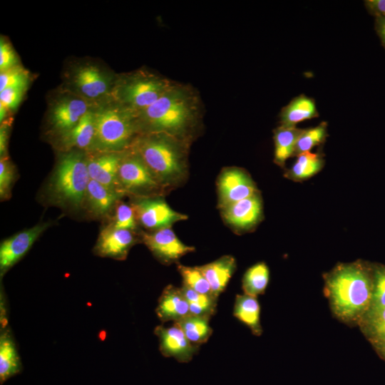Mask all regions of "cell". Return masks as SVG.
I'll return each instance as SVG.
<instances>
[{
    "instance_id": "cell-1",
    "label": "cell",
    "mask_w": 385,
    "mask_h": 385,
    "mask_svg": "<svg viewBox=\"0 0 385 385\" xmlns=\"http://www.w3.org/2000/svg\"><path fill=\"white\" fill-rule=\"evenodd\" d=\"M325 294L331 309L342 321L359 322L369 307L372 279L359 262L340 264L325 276Z\"/></svg>"
},
{
    "instance_id": "cell-2",
    "label": "cell",
    "mask_w": 385,
    "mask_h": 385,
    "mask_svg": "<svg viewBox=\"0 0 385 385\" xmlns=\"http://www.w3.org/2000/svg\"><path fill=\"white\" fill-rule=\"evenodd\" d=\"M196 112L192 93L185 88L172 85L158 101L140 113L143 125L150 133H165L185 140Z\"/></svg>"
},
{
    "instance_id": "cell-3",
    "label": "cell",
    "mask_w": 385,
    "mask_h": 385,
    "mask_svg": "<svg viewBox=\"0 0 385 385\" xmlns=\"http://www.w3.org/2000/svg\"><path fill=\"white\" fill-rule=\"evenodd\" d=\"M134 150L163 186L180 182L186 174L183 140L160 133H150L133 143Z\"/></svg>"
},
{
    "instance_id": "cell-4",
    "label": "cell",
    "mask_w": 385,
    "mask_h": 385,
    "mask_svg": "<svg viewBox=\"0 0 385 385\" xmlns=\"http://www.w3.org/2000/svg\"><path fill=\"white\" fill-rule=\"evenodd\" d=\"M90 176L87 159L71 152L62 156L52 174L49 191L55 202L78 209L84 202Z\"/></svg>"
},
{
    "instance_id": "cell-5",
    "label": "cell",
    "mask_w": 385,
    "mask_h": 385,
    "mask_svg": "<svg viewBox=\"0 0 385 385\" xmlns=\"http://www.w3.org/2000/svg\"><path fill=\"white\" fill-rule=\"evenodd\" d=\"M96 146L113 152L130 145L137 130L131 112L117 108H106L94 113Z\"/></svg>"
},
{
    "instance_id": "cell-6",
    "label": "cell",
    "mask_w": 385,
    "mask_h": 385,
    "mask_svg": "<svg viewBox=\"0 0 385 385\" xmlns=\"http://www.w3.org/2000/svg\"><path fill=\"white\" fill-rule=\"evenodd\" d=\"M118 180L123 194L130 193L140 197L158 195L163 187L133 150L121 157Z\"/></svg>"
},
{
    "instance_id": "cell-7",
    "label": "cell",
    "mask_w": 385,
    "mask_h": 385,
    "mask_svg": "<svg viewBox=\"0 0 385 385\" xmlns=\"http://www.w3.org/2000/svg\"><path fill=\"white\" fill-rule=\"evenodd\" d=\"M171 86L163 78L137 76L122 86L120 96L129 108L141 112L158 101Z\"/></svg>"
},
{
    "instance_id": "cell-8",
    "label": "cell",
    "mask_w": 385,
    "mask_h": 385,
    "mask_svg": "<svg viewBox=\"0 0 385 385\" xmlns=\"http://www.w3.org/2000/svg\"><path fill=\"white\" fill-rule=\"evenodd\" d=\"M132 206L137 222L145 228L154 231L170 227L175 222L188 218L187 215L175 211L163 199L157 197H140Z\"/></svg>"
},
{
    "instance_id": "cell-9",
    "label": "cell",
    "mask_w": 385,
    "mask_h": 385,
    "mask_svg": "<svg viewBox=\"0 0 385 385\" xmlns=\"http://www.w3.org/2000/svg\"><path fill=\"white\" fill-rule=\"evenodd\" d=\"M218 205L220 209L257 192L255 183L242 169H224L217 180Z\"/></svg>"
},
{
    "instance_id": "cell-10",
    "label": "cell",
    "mask_w": 385,
    "mask_h": 385,
    "mask_svg": "<svg viewBox=\"0 0 385 385\" xmlns=\"http://www.w3.org/2000/svg\"><path fill=\"white\" fill-rule=\"evenodd\" d=\"M142 242L162 263L169 265L178 261L195 247L184 244L170 227L143 233Z\"/></svg>"
},
{
    "instance_id": "cell-11",
    "label": "cell",
    "mask_w": 385,
    "mask_h": 385,
    "mask_svg": "<svg viewBox=\"0 0 385 385\" xmlns=\"http://www.w3.org/2000/svg\"><path fill=\"white\" fill-rule=\"evenodd\" d=\"M48 226V222L38 224L1 242L0 246L1 277L27 253L35 241Z\"/></svg>"
},
{
    "instance_id": "cell-12",
    "label": "cell",
    "mask_w": 385,
    "mask_h": 385,
    "mask_svg": "<svg viewBox=\"0 0 385 385\" xmlns=\"http://www.w3.org/2000/svg\"><path fill=\"white\" fill-rule=\"evenodd\" d=\"M154 332L159 340L160 351L165 357L187 363L198 352L199 346L192 344L175 323L170 327L159 325Z\"/></svg>"
},
{
    "instance_id": "cell-13",
    "label": "cell",
    "mask_w": 385,
    "mask_h": 385,
    "mask_svg": "<svg viewBox=\"0 0 385 385\" xmlns=\"http://www.w3.org/2000/svg\"><path fill=\"white\" fill-rule=\"evenodd\" d=\"M226 223L237 230H248L255 226L262 215V202L257 192L221 209Z\"/></svg>"
},
{
    "instance_id": "cell-14",
    "label": "cell",
    "mask_w": 385,
    "mask_h": 385,
    "mask_svg": "<svg viewBox=\"0 0 385 385\" xmlns=\"http://www.w3.org/2000/svg\"><path fill=\"white\" fill-rule=\"evenodd\" d=\"M136 242L133 231L108 225L101 231L93 250L98 256L123 260Z\"/></svg>"
},
{
    "instance_id": "cell-15",
    "label": "cell",
    "mask_w": 385,
    "mask_h": 385,
    "mask_svg": "<svg viewBox=\"0 0 385 385\" xmlns=\"http://www.w3.org/2000/svg\"><path fill=\"white\" fill-rule=\"evenodd\" d=\"M121 157V155L115 152L106 153L87 159V165L91 180H94L123 195L118 180V172Z\"/></svg>"
},
{
    "instance_id": "cell-16",
    "label": "cell",
    "mask_w": 385,
    "mask_h": 385,
    "mask_svg": "<svg viewBox=\"0 0 385 385\" xmlns=\"http://www.w3.org/2000/svg\"><path fill=\"white\" fill-rule=\"evenodd\" d=\"M162 322H176L190 314L189 304L182 287L168 285L162 292L156 307Z\"/></svg>"
},
{
    "instance_id": "cell-17",
    "label": "cell",
    "mask_w": 385,
    "mask_h": 385,
    "mask_svg": "<svg viewBox=\"0 0 385 385\" xmlns=\"http://www.w3.org/2000/svg\"><path fill=\"white\" fill-rule=\"evenodd\" d=\"M198 267L207 280L212 295L218 298L227 287L236 270L237 264L232 256L224 255Z\"/></svg>"
},
{
    "instance_id": "cell-18",
    "label": "cell",
    "mask_w": 385,
    "mask_h": 385,
    "mask_svg": "<svg viewBox=\"0 0 385 385\" xmlns=\"http://www.w3.org/2000/svg\"><path fill=\"white\" fill-rule=\"evenodd\" d=\"M122 195L101 185L94 180H90L86 192L83 205L95 217H102L110 213Z\"/></svg>"
},
{
    "instance_id": "cell-19",
    "label": "cell",
    "mask_w": 385,
    "mask_h": 385,
    "mask_svg": "<svg viewBox=\"0 0 385 385\" xmlns=\"http://www.w3.org/2000/svg\"><path fill=\"white\" fill-rule=\"evenodd\" d=\"M86 103L79 98H70L61 101L53 108L51 115L54 128L66 133L72 129L88 112Z\"/></svg>"
},
{
    "instance_id": "cell-20",
    "label": "cell",
    "mask_w": 385,
    "mask_h": 385,
    "mask_svg": "<svg viewBox=\"0 0 385 385\" xmlns=\"http://www.w3.org/2000/svg\"><path fill=\"white\" fill-rule=\"evenodd\" d=\"M319 116L315 101L304 94L294 98L280 113L281 125L295 127L305 120Z\"/></svg>"
},
{
    "instance_id": "cell-21",
    "label": "cell",
    "mask_w": 385,
    "mask_h": 385,
    "mask_svg": "<svg viewBox=\"0 0 385 385\" xmlns=\"http://www.w3.org/2000/svg\"><path fill=\"white\" fill-rule=\"evenodd\" d=\"M22 366L14 340L9 329H4L0 337V383L19 374Z\"/></svg>"
},
{
    "instance_id": "cell-22",
    "label": "cell",
    "mask_w": 385,
    "mask_h": 385,
    "mask_svg": "<svg viewBox=\"0 0 385 385\" xmlns=\"http://www.w3.org/2000/svg\"><path fill=\"white\" fill-rule=\"evenodd\" d=\"M233 315L245 324L255 336H260L262 328L260 322V305L255 297L237 294L235 297Z\"/></svg>"
},
{
    "instance_id": "cell-23",
    "label": "cell",
    "mask_w": 385,
    "mask_h": 385,
    "mask_svg": "<svg viewBox=\"0 0 385 385\" xmlns=\"http://www.w3.org/2000/svg\"><path fill=\"white\" fill-rule=\"evenodd\" d=\"M95 115L88 111L70 130L63 133L65 147L84 149L91 146L95 140Z\"/></svg>"
},
{
    "instance_id": "cell-24",
    "label": "cell",
    "mask_w": 385,
    "mask_h": 385,
    "mask_svg": "<svg viewBox=\"0 0 385 385\" xmlns=\"http://www.w3.org/2000/svg\"><path fill=\"white\" fill-rule=\"evenodd\" d=\"M75 82L81 92L88 98H97L104 94L108 83L96 67L88 66L80 68L75 76Z\"/></svg>"
},
{
    "instance_id": "cell-25",
    "label": "cell",
    "mask_w": 385,
    "mask_h": 385,
    "mask_svg": "<svg viewBox=\"0 0 385 385\" xmlns=\"http://www.w3.org/2000/svg\"><path fill=\"white\" fill-rule=\"evenodd\" d=\"M303 129L280 125L274 130V163L283 166L286 160L294 155L297 141Z\"/></svg>"
},
{
    "instance_id": "cell-26",
    "label": "cell",
    "mask_w": 385,
    "mask_h": 385,
    "mask_svg": "<svg viewBox=\"0 0 385 385\" xmlns=\"http://www.w3.org/2000/svg\"><path fill=\"white\" fill-rule=\"evenodd\" d=\"M210 319L206 317L190 314L174 323L183 330L192 344L200 346L207 342L212 333Z\"/></svg>"
},
{
    "instance_id": "cell-27",
    "label": "cell",
    "mask_w": 385,
    "mask_h": 385,
    "mask_svg": "<svg viewBox=\"0 0 385 385\" xmlns=\"http://www.w3.org/2000/svg\"><path fill=\"white\" fill-rule=\"evenodd\" d=\"M270 270L265 262H258L247 270L242 277L244 294L257 297L265 292L269 283Z\"/></svg>"
},
{
    "instance_id": "cell-28",
    "label": "cell",
    "mask_w": 385,
    "mask_h": 385,
    "mask_svg": "<svg viewBox=\"0 0 385 385\" xmlns=\"http://www.w3.org/2000/svg\"><path fill=\"white\" fill-rule=\"evenodd\" d=\"M324 160L319 153L307 152L297 155V159L286 176L293 180H304L317 173L323 167Z\"/></svg>"
},
{
    "instance_id": "cell-29",
    "label": "cell",
    "mask_w": 385,
    "mask_h": 385,
    "mask_svg": "<svg viewBox=\"0 0 385 385\" xmlns=\"http://www.w3.org/2000/svg\"><path fill=\"white\" fill-rule=\"evenodd\" d=\"M189 304L190 314L211 318L216 312L217 298L182 287Z\"/></svg>"
},
{
    "instance_id": "cell-30",
    "label": "cell",
    "mask_w": 385,
    "mask_h": 385,
    "mask_svg": "<svg viewBox=\"0 0 385 385\" xmlns=\"http://www.w3.org/2000/svg\"><path fill=\"white\" fill-rule=\"evenodd\" d=\"M327 136V124L322 122L317 126L303 129L294 149V155L310 152L314 146L324 143Z\"/></svg>"
},
{
    "instance_id": "cell-31",
    "label": "cell",
    "mask_w": 385,
    "mask_h": 385,
    "mask_svg": "<svg viewBox=\"0 0 385 385\" xmlns=\"http://www.w3.org/2000/svg\"><path fill=\"white\" fill-rule=\"evenodd\" d=\"M178 270L183 279V286L201 294L212 295L210 286L198 267L178 264Z\"/></svg>"
},
{
    "instance_id": "cell-32",
    "label": "cell",
    "mask_w": 385,
    "mask_h": 385,
    "mask_svg": "<svg viewBox=\"0 0 385 385\" xmlns=\"http://www.w3.org/2000/svg\"><path fill=\"white\" fill-rule=\"evenodd\" d=\"M385 308V267L375 269L372 279L371 297L367 312L364 315L374 314ZM362 319V318H361Z\"/></svg>"
},
{
    "instance_id": "cell-33",
    "label": "cell",
    "mask_w": 385,
    "mask_h": 385,
    "mask_svg": "<svg viewBox=\"0 0 385 385\" xmlns=\"http://www.w3.org/2000/svg\"><path fill=\"white\" fill-rule=\"evenodd\" d=\"M359 322L364 332L374 342L385 340V308L374 314L362 317Z\"/></svg>"
},
{
    "instance_id": "cell-34",
    "label": "cell",
    "mask_w": 385,
    "mask_h": 385,
    "mask_svg": "<svg viewBox=\"0 0 385 385\" xmlns=\"http://www.w3.org/2000/svg\"><path fill=\"white\" fill-rule=\"evenodd\" d=\"M109 225L116 229L134 230L137 227V220L132 205L118 202L113 221Z\"/></svg>"
},
{
    "instance_id": "cell-35",
    "label": "cell",
    "mask_w": 385,
    "mask_h": 385,
    "mask_svg": "<svg viewBox=\"0 0 385 385\" xmlns=\"http://www.w3.org/2000/svg\"><path fill=\"white\" fill-rule=\"evenodd\" d=\"M14 168L5 157L0 161V197L1 200L9 198L11 190L14 183Z\"/></svg>"
},
{
    "instance_id": "cell-36",
    "label": "cell",
    "mask_w": 385,
    "mask_h": 385,
    "mask_svg": "<svg viewBox=\"0 0 385 385\" xmlns=\"http://www.w3.org/2000/svg\"><path fill=\"white\" fill-rule=\"evenodd\" d=\"M26 83V74L20 68L14 67L1 72L0 91L9 88H24Z\"/></svg>"
},
{
    "instance_id": "cell-37",
    "label": "cell",
    "mask_w": 385,
    "mask_h": 385,
    "mask_svg": "<svg viewBox=\"0 0 385 385\" xmlns=\"http://www.w3.org/2000/svg\"><path fill=\"white\" fill-rule=\"evenodd\" d=\"M24 88H9L0 91V105L6 109L16 107L21 100Z\"/></svg>"
},
{
    "instance_id": "cell-38",
    "label": "cell",
    "mask_w": 385,
    "mask_h": 385,
    "mask_svg": "<svg viewBox=\"0 0 385 385\" xmlns=\"http://www.w3.org/2000/svg\"><path fill=\"white\" fill-rule=\"evenodd\" d=\"M16 59L14 52L7 43L1 40L0 43V69L1 72L14 68Z\"/></svg>"
},
{
    "instance_id": "cell-39",
    "label": "cell",
    "mask_w": 385,
    "mask_h": 385,
    "mask_svg": "<svg viewBox=\"0 0 385 385\" xmlns=\"http://www.w3.org/2000/svg\"><path fill=\"white\" fill-rule=\"evenodd\" d=\"M364 5L369 14L375 18L385 17V0H366Z\"/></svg>"
},
{
    "instance_id": "cell-40",
    "label": "cell",
    "mask_w": 385,
    "mask_h": 385,
    "mask_svg": "<svg viewBox=\"0 0 385 385\" xmlns=\"http://www.w3.org/2000/svg\"><path fill=\"white\" fill-rule=\"evenodd\" d=\"M374 28L383 47L385 48V17L375 18Z\"/></svg>"
},
{
    "instance_id": "cell-41",
    "label": "cell",
    "mask_w": 385,
    "mask_h": 385,
    "mask_svg": "<svg viewBox=\"0 0 385 385\" xmlns=\"http://www.w3.org/2000/svg\"><path fill=\"white\" fill-rule=\"evenodd\" d=\"M8 140V132L6 128L1 127L0 132V153L1 158H3L6 151V144Z\"/></svg>"
},
{
    "instance_id": "cell-42",
    "label": "cell",
    "mask_w": 385,
    "mask_h": 385,
    "mask_svg": "<svg viewBox=\"0 0 385 385\" xmlns=\"http://www.w3.org/2000/svg\"><path fill=\"white\" fill-rule=\"evenodd\" d=\"M376 343H377V346H378L380 352L381 353V354L385 358V340L378 342Z\"/></svg>"
}]
</instances>
